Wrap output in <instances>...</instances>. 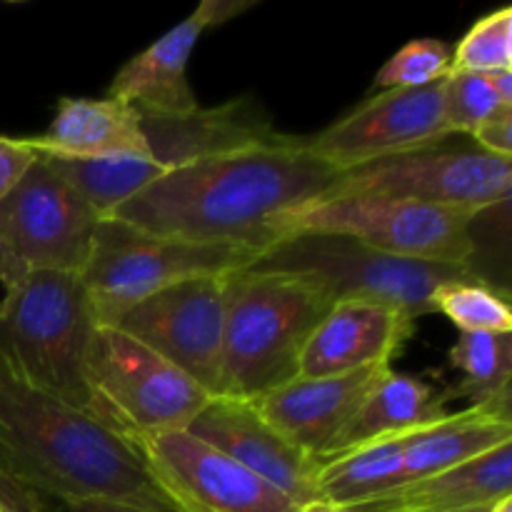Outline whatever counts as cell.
Here are the masks:
<instances>
[{
  "instance_id": "cell-1",
  "label": "cell",
  "mask_w": 512,
  "mask_h": 512,
  "mask_svg": "<svg viewBox=\"0 0 512 512\" xmlns=\"http://www.w3.org/2000/svg\"><path fill=\"white\" fill-rule=\"evenodd\" d=\"M340 170L305 148V138L210 155L175 168L125 200L110 220L158 235L205 245L255 250L280 240L288 215L325 198Z\"/></svg>"
},
{
  "instance_id": "cell-2",
  "label": "cell",
  "mask_w": 512,
  "mask_h": 512,
  "mask_svg": "<svg viewBox=\"0 0 512 512\" xmlns=\"http://www.w3.org/2000/svg\"><path fill=\"white\" fill-rule=\"evenodd\" d=\"M0 473L60 505L173 510L133 445L83 410L25 383L0 355Z\"/></svg>"
},
{
  "instance_id": "cell-3",
  "label": "cell",
  "mask_w": 512,
  "mask_h": 512,
  "mask_svg": "<svg viewBox=\"0 0 512 512\" xmlns=\"http://www.w3.org/2000/svg\"><path fill=\"white\" fill-rule=\"evenodd\" d=\"M333 305L328 290L303 275L250 268L230 275L215 398L253 403L298 378L305 343Z\"/></svg>"
},
{
  "instance_id": "cell-4",
  "label": "cell",
  "mask_w": 512,
  "mask_h": 512,
  "mask_svg": "<svg viewBox=\"0 0 512 512\" xmlns=\"http://www.w3.org/2000/svg\"><path fill=\"white\" fill-rule=\"evenodd\" d=\"M98 318L80 273L30 270L0 300V355L33 388L88 413L90 340Z\"/></svg>"
},
{
  "instance_id": "cell-5",
  "label": "cell",
  "mask_w": 512,
  "mask_h": 512,
  "mask_svg": "<svg viewBox=\"0 0 512 512\" xmlns=\"http://www.w3.org/2000/svg\"><path fill=\"white\" fill-rule=\"evenodd\" d=\"M250 270L293 273L315 280L333 303L363 300L403 310L413 320L435 313V290L455 280H483L475 265H445L380 253L358 240L293 233L265 248Z\"/></svg>"
},
{
  "instance_id": "cell-6",
  "label": "cell",
  "mask_w": 512,
  "mask_h": 512,
  "mask_svg": "<svg viewBox=\"0 0 512 512\" xmlns=\"http://www.w3.org/2000/svg\"><path fill=\"white\" fill-rule=\"evenodd\" d=\"M88 415L123 440L188 430L213 395L190 375L113 325L90 340Z\"/></svg>"
},
{
  "instance_id": "cell-7",
  "label": "cell",
  "mask_w": 512,
  "mask_h": 512,
  "mask_svg": "<svg viewBox=\"0 0 512 512\" xmlns=\"http://www.w3.org/2000/svg\"><path fill=\"white\" fill-rule=\"evenodd\" d=\"M255 258V250L158 238L103 218L83 283L98 325H113L118 315L158 290L183 280L240 273Z\"/></svg>"
},
{
  "instance_id": "cell-8",
  "label": "cell",
  "mask_w": 512,
  "mask_h": 512,
  "mask_svg": "<svg viewBox=\"0 0 512 512\" xmlns=\"http://www.w3.org/2000/svg\"><path fill=\"white\" fill-rule=\"evenodd\" d=\"M483 213L468 208L395 198H320L288 215L280 238L325 233L358 240L380 253L445 265H475V223Z\"/></svg>"
},
{
  "instance_id": "cell-9",
  "label": "cell",
  "mask_w": 512,
  "mask_h": 512,
  "mask_svg": "<svg viewBox=\"0 0 512 512\" xmlns=\"http://www.w3.org/2000/svg\"><path fill=\"white\" fill-rule=\"evenodd\" d=\"M440 140L380 163L340 173L325 198H395L488 213L510 200L512 160L485 153L473 140Z\"/></svg>"
},
{
  "instance_id": "cell-10",
  "label": "cell",
  "mask_w": 512,
  "mask_h": 512,
  "mask_svg": "<svg viewBox=\"0 0 512 512\" xmlns=\"http://www.w3.org/2000/svg\"><path fill=\"white\" fill-rule=\"evenodd\" d=\"M100 220L53 160L40 155L0 200V243L20 275L30 270L83 275Z\"/></svg>"
},
{
  "instance_id": "cell-11",
  "label": "cell",
  "mask_w": 512,
  "mask_h": 512,
  "mask_svg": "<svg viewBox=\"0 0 512 512\" xmlns=\"http://www.w3.org/2000/svg\"><path fill=\"white\" fill-rule=\"evenodd\" d=\"M128 443L175 512H303L305 508L188 430L145 435Z\"/></svg>"
},
{
  "instance_id": "cell-12",
  "label": "cell",
  "mask_w": 512,
  "mask_h": 512,
  "mask_svg": "<svg viewBox=\"0 0 512 512\" xmlns=\"http://www.w3.org/2000/svg\"><path fill=\"white\" fill-rule=\"evenodd\" d=\"M228 278L210 275L158 290L118 315L113 328L140 340L215 398L223 360Z\"/></svg>"
},
{
  "instance_id": "cell-13",
  "label": "cell",
  "mask_w": 512,
  "mask_h": 512,
  "mask_svg": "<svg viewBox=\"0 0 512 512\" xmlns=\"http://www.w3.org/2000/svg\"><path fill=\"white\" fill-rule=\"evenodd\" d=\"M443 83L378 90L328 128L305 138V148L345 173L440 143L450 138L443 118Z\"/></svg>"
},
{
  "instance_id": "cell-14",
  "label": "cell",
  "mask_w": 512,
  "mask_h": 512,
  "mask_svg": "<svg viewBox=\"0 0 512 512\" xmlns=\"http://www.w3.org/2000/svg\"><path fill=\"white\" fill-rule=\"evenodd\" d=\"M253 0H203L193 13L133 55L108 85V98L135 105L143 113L183 115L200 108L188 80L195 45L215 25L253 8Z\"/></svg>"
},
{
  "instance_id": "cell-15",
  "label": "cell",
  "mask_w": 512,
  "mask_h": 512,
  "mask_svg": "<svg viewBox=\"0 0 512 512\" xmlns=\"http://www.w3.org/2000/svg\"><path fill=\"white\" fill-rule=\"evenodd\" d=\"M188 433L248 468L298 505L315 503L320 463L275 430L250 400L213 398L195 415Z\"/></svg>"
},
{
  "instance_id": "cell-16",
  "label": "cell",
  "mask_w": 512,
  "mask_h": 512,
  "mask_svg": "<svg viewBox=\"0 0 512 512\" xmlns=\"http://www.w3.org/2000/svg\"><path fill=\"white\" fill-rule=\"evenodd\" d=\"M388 370V365H373L328 378H295L253 405L290 443L320 463L338 453L360 405Z\"/></svg>"
},
{
  "instance_id": "cell-17",
  "label": "cell",
  "mask_w": 512,
  "mask_h": 512,
  "mask_svg": "<svg viewBox=\"0 0 512 512\" xmlns=\"http://www.w3.org/2000/svg\"><path fill=\"white\" fill-rule=\"evenodd\" d=\"M415 320L403 310L363 300H345L328 310L300 358L298 378H328L388 365L413 340Z\"/></svg>"
},
{
  "instance_id": "cell-18",
  "label": "cell",
  "mask_w": 512,
  "mask_h": 512,
  "mask_svg": "<svg viewBox=\"0 0 512 512\" xmlns=\"http://www.w3.org/2000/svg\"><path fill=\"white\" fill-rule=\"evenodd\" d=\"M140 120L150 160L163 175L210 155L273 143L283 135L253 98H235L215 108L200 105L183 115H155L140 110Z\"/></svg>"
},
{
  "instance_id": "cell-19",
  "label": "cell",
  "mask_w": 512,
  "mask_h": 512,
  "mask_svg": "<svg viewBox=\"0 0 512 512\" xmlns=\"http://www.w3.org/2000/svg\"><path fill=\"white\" fill-rule=\"evenodd\" d=\"M30 145L45 158L118 160L148 158L150 148L135 105L115 98H60L45 133L30 135Z\"/></svg>"
},
{
  "instance_id": "cell-20",
  "label": "cell",
  "mask_w": 512,
  "mask_h": 512,
  "mask_svg": "<svg viewBox=\"0 0 512 512\" xmlns=\"http://www.w3.org/2000/svg\"><path fill=\"white\" fill-rule=\"evenodd\" d=\"M512 493V443L478 460L408 480L350 512H450L495 505Z\"/></svg>"
},
{
  "instance_id": "cell-21",
  "label": "cell",
  "mask_w": 512,
  "mask_h": 512,
  "mask_svg": "<svg viewBox=\"0 0 512 512\" xmlns=\"http://www.w3.org/2000/svg\"><path fill=\"white\" fill-rule=\"evenodd\" d=\"M512 443V418L483 408L445 415L430 428L403 438L405 483L445 473Z\"/></svg>"
},
{
  "instance_id": "cell-22",
  "label": "cell",
  "mask_w": 512,
  "mask_h": 512,
  "mask_svg": "<svg viewBox=\"0 0 512 512\" xmlns=\"http://www.w3.org/2000/svg\"><path fill=\"white\" fill-rule=\"evenodd\" d=\"M448 415L443 393L418 375L395 373L393 368L375 383L358 415L350 423L338 453L375 440L405 438L410 433L430 428ZM335 453V455H338ZM333 458V455H330Z\"/></svg>"
},
{
  "instance_id": "cell-23",
  "label": "cell",
  "mask_w": 512,
  "mask_h": 512,
  "mask_svg": "<svg viewBox=\"0 0 512 512\" xmlns=\"http://www.w3.org/2000/svg\"><path fill=\"white\" fill-rule=\"evenodd\" d=\"M403 483V438L375 440L320 460L315 503L348 510Z\"/></svg>"
},
{
  "instance_id": "cell-24",
  "label": "cell",
  "mask_w": 512,
  "mask_h": 512,
  "mask_svg": "<svg viewBox=\"0 0 512 512\" xmlns=\"http://www.w3.org/2000/svg\"><path fill=\"white\" fill-rule=\"evenodd\" d=\"M448 368L460 370V383L443 393L448 400H468L470 408L512 418V338L510 335L460 333L448 350Z\"/></svg>"
},
{
  "instance_id": "cell-25",
  "label": "cell",
  "mask_w": 512,
  "mask_h": 512,
  "mask_svg": "<svg viewBox=\"0 0 512 512\" xmlns=\"http://www.w3.org/2000/svg\"><path fill=\"white\" fill-rule=\"evenodd\" d=\"M512 105V70L500 73H458L443 83L445 128L455 138H473L485 120Z\"/></svg>"
},
{
  "instance_id": "cell-26",
  "label": "cell",
  "mask_w": 512,
  "mask_h": 512,
  "mask_svg": "<svg viewBox=\"0 0 512 512\" xmlns=\"http://www.w3.org/2000/svg\"><path fill=\"white\" fill-rule=\"evenodd\" d=\"M435 313H443L460 333L510 335L512 310L508 295L483 280H455L435 290Z\"/></svg>"
},
{
  "instance_id": "cell-27",
  "label": "cell",
  "mask_w": 512,
  "mask_h": 512,
  "mask_svg": "<svg viewBox=\"0 0 512 512\" xmlns=\"http://www.w3.org/2000/svg\"><path fill=\"white\" fill-rule=\"evenodd\" d=\"M458 73H500L512 70V8L483 15L453 48V68Z\"/></svg>"
},
{
  "instance_id": "cell-28",
  "label": "cell",
  "mask_w": 512,
  "mask_h": 512,
  "mask_svg": "<svg viewBox=\"0 0 512 512\" xmlns=\"http://www.w3.org/2000/svg\"><path fill=\"white\" fill-rule=\"evenodd\" d=\"M453 68V48L438 38H415L390 55L375 73V90L425 88L440 83Z\"/></svg>"
},
{
  "instance_id": "cell-29",
  "label": "cell",
  "mask_w": 512,
  "mask_h": 512,
  "mask_svg": "<svg viewBox=\"0 0 512 512\" xmlns=\"http://www.w3.org/2000/svg\"><path fill=\"white\" fill-rule=\"evenodd\" d=\"M38 158L40 153L30 145L28 138L0 135V200L23 180V175L33 168Z\"/></svg>"
},
{
  "instance_id": "cell-30",
  "label": "cell",
  "mask_w": 512,
  "mask_h": 512,
  "mask_svg": "<svg viewBox=\"0 0 512 512\" xmlns=\"http://www.w3.org/2000/svg\"><path fill=\"white\" fill-rule=\"evenodd\" d=\"M473 140L478 148H483L485 153L500 155V158L512 160V105H505L490 120H485L478 128V133L473 135Z\"/></svg>"
},
{
  "instance_id": "cell-31",
  "label": "cell",
  "mask_w": 512,
  "mask_h": 512,
  "mask_svg": "<svg viewBox=\"0 0 512 512\" xmlns=\"http://www.w3.org/2000/svg\"><path fill=\"white\" fill-rule=\"evenodd\" d=\"M0 512H50L48 500L0 473Z\"/></svg>"
},
{
  "instance_id": "cell-32",
  "label": "cell",
  "mask_w": 512,
  "mask_h": 512,
  "mask_svg": "<svg viewBox=\"0 0 512 512\" xmlns=\"http://www.w3.org/2000/svg\"><path fill=\"white\" fill-rule=\"evenodd\" d=\"M50 512H175V510H150V508H138V505H125V503H75V505L50 508Z\"/></svg>"
},
{
  "instance_id": "cell-33",
  "label": "cell",
  "mask_w": 512,
  "mask_h": 512,
  "mask_svg": "<svg viewBox=\"0 0 512 512\" xmlns=\"http://www.w3.org/2000/svg\"><path fill=\"white\" fill-rule=\"evenodd\" d=\"M20 278H23V275H20L18 270H15V265H13V260H10L8 250H5L3 243H0V285H3V288L8 290L10 285L18 283Z\"/></svg>"
},
{
  "instance_id": "cell-34",
  "label": "cell",
  "mask_w": 512,
  "mask_h": 512,
  "mask_svg": "<svg viewBox=\"0 0 512 512\" xmlns=\"http://www.w3.org/2000/svg\"><path fill=\"white\" fill-rule=\"evenodd\" d=\"M303 512H350V510L333 508V505H325V503H310V505H305Z\"/></svg>"
},
{
  "instance_id": "cell-35",
  "label": "cell",
  "mask_w": 512,
  "mask_h": 512,
  "mask_svg": "<svg viewBox=\"0 0 512 512\" xmlns=\"http://www.w3.org/2000/svg\"><path fill=\"white\" fill-rule=\"evenodd\" d=\"M490 512H512V495H510V498L498 500V503H495L493 508H490Z\"/></svg>"
},
{
  "instance_id": "cell-36",
  "label": "cell",
  "mask_w": 512,
  "mask_h": 512,
  "mask_svg": "<svg viewBox=\"0 0 512 512\" xmlns=\"http://www.w3.org/2000/svg\"><path fill=\"white\" fill-rule=\"evenodd\" d=\"M493 505H480V508H465V510H450V512H490Z\"/></svg>"
}]
</instances>
